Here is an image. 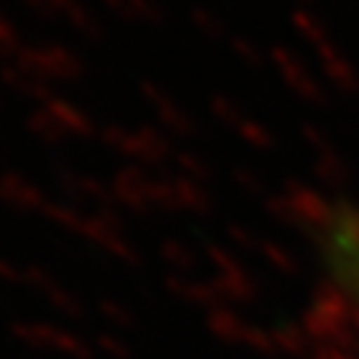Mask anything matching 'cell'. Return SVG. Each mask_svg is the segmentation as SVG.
I'll use <instances>...</instances> for the list:
<instances>
[{"instance_id":"6da1fadb","label":"cell","mask_w":359,"mask_h":359,"mask_svg":"<svg viewBox=\"0 0 359 359\" xmlns=\"http://www.w3.org/2000/svg\"><path fill=\"white\" fill-rule=\"evenodd\" d=\"M320 253L333 285L359 314V218L348 210L325 218L320 229Z\"/></svg>"}]
</instances>
